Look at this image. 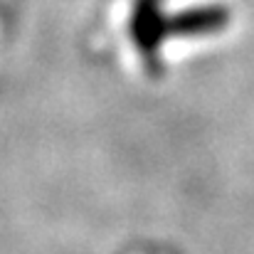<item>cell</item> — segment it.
Segmentation results:
<instances>
[{"label":"cell","instance_id":"1","mask_svg":"<svg viewBox=\"0 0 254 254\" xmlns=\"http://www.w3.org/2000/svg\"><path fill=\"white\" fill-rule=\"evenodd\" d=\"M131 37L138 45L146 64L158 69V52L168 37V17L161 12V0H136L131 12Z\"/></svg>","mask_w":254,"mask_h":254},{"label":"cell","instance_id":"2","mask_svg":"<svg viewBox=\"0 0 254 254\" xmlns=\"http://www.w3.org/2000/svg\"><path fill=\"white\" fill-rule=\"evenodd\" d=\"M230 12L222 5H202V7H188L178 15L168 17V35L178 37H200L212 35L227 27Z\"/></svg>","mask_w":254,"mask_h":254}]
</instances>
